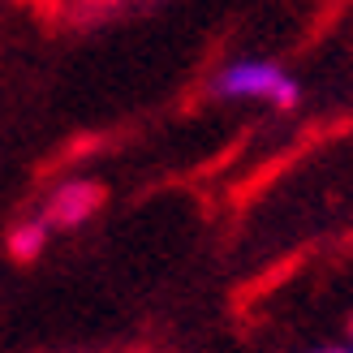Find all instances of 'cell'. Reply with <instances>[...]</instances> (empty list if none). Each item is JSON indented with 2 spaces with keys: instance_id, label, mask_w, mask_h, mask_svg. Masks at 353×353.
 Segmentation results:
<instances>
[{
  "instance_id": "obj_1",
  "label": "cell",
  "mask_w": 353,
  "mask_h": 353,
  "mask_svg": "<svg viewBox=\"0 0 353 353\" xmlns=\"http://www.w3.org/2000/svg\"><path fill=\"white\" fill-rule=\"evenodd\" d=\"M207 91L211 99H224V103H263V108H276V112H293L297 99H302L297 78L285 65L263 61V57H241V61L220 65L211 74Z\"/></svg>"
},
{
  "instance_id": "obj_2",
  "label": "cell",
  "mask_w": 353,
  "mask_h": 353,
  "mask_svg": "<svg viewBox=\"0 0 353 353\" xmlns=\"http://www.w3.org/2000/svg\"><path fill=\"white\" fill-rule=\"evenodd\" d=\"M103 207V185L91 176H69L43 199L39 216L52 233H69V228H82L95 220V211Z\"/></svg>"
},
{
  "instance_id": "obj_3",
  "label": "cell",
  "mask_w": 353,
  "mask_h": 353,
  "mask_svg": "<svg viewBox=\"0 0 353 353\" xmlns=\"http://www.w3.org/2000/svg\"><path fill=\"white\" fill-rule=\"evenodd\" d=\"M48 237H52V228L43 224V216H26V220H17L9 228V254L30 263V259H39L48 250Z\"/></svg>"
},
{
  "instance_id": "obj_4",
  "label": "cell",
  "mask_w": 353,
  "mask_h": 353,
  "mask_svg": "<svg viewBox=\"0 0 353 353\" xmlns=\"http://www.w3.org/2000/svg\"><path fill=\"white\" fill-rule=\"evenodd\" d=\"M302 353H353V345H314V349H302Z\"/></svg>"
},
{
  "instance_id": "obj_5",
  "label": "cell",
  "mask_w": 353,
  "mask_h": 353,
  "mask_svg": "<svg viewBox=\"0 0 353 353\" xmlns=\"http://www.w3.org/2000/svg\"><path fill=\"white\" fill-rule=\"evenodd\" d=\"M349 345H353V323H349Z\"/></svg>"
}]
</instances>
